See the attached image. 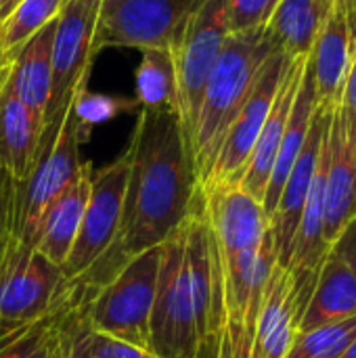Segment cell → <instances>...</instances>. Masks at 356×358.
Instances as JSON below:
<instances>
[{
	"label": "cell",
	"instance_id": "5",
	"mask_svg": "<svg viewBox=\"0 0 356 358\" xmlns=\"http://www.w3.org/2000/svg\"><path fill=\"white\" fill-rule=\"evenodd\" d=\"M151 350L159 358H204L195 302L185 268V222L162 243L151 310Z\"/></svg>",
	"mask_w": 356,
	"mask_h": 358
},
{
	"label": "cell",
	"instance_id": "27",
	"mask_svg": "<svg viewBox=\"0 0 356 358\" xmlns=\"http://www.w3.org/2000/svg\"><path fill=\"white\" fill-rule=\"evenodd\" d=\"M65 302L34 325L0 340V358H61L59 323Z\"/></svg>",
	"mask_w": 356,
	"mask_h": 358
},
{
	"label": "cell",
	"instance_id": "7",
	"mask_svg": "<svg viewBox=\"0 0 356 358\" xmlns=\"http://www.w3.org/2000/svg\"><path fill=\"white\" fill-rule=\"evenodd\" d=\"M101 0H65L52 36V78L42 128L63 120L78 92L86 88L99 46Z\"/></svg>",
	"mask_w": 356,
	"mask_h": 358
},
{
	"label": "cell",
	"instance_id": "6",
	"mask_svg": "<svg viewBox=\"0 0 356 358\" xmlns=\"http://www.w3.org/2000/svg\"><path fill=\"white\" fill-rule=\"evenodd\" d=\"M229 38L227 0H201L176 31L170 55L176 71V111L187 138L197 122L206 82Z\"/></svg>",
	"mask_w": 356,
	"mask_h": 358
},
{
	"label": "cell",
	"instance_id": "23",
	"mask_svg": "<svg viewBox=\"0 0 356 358\" xmlns=\"http://www.w3.org/2000/svg\"><path fill=\"white\" fill-rule=\"evenodd\" d=\"M350 317H356V279L350 268L329 252L302 313L298 334Z\"/></svg>",
	"mask_w": 356,
	"mask_h": 358
},
{
	"label": "cell",
	"instance_id": "34",
	"mask_svg": "<svg viewBox=\"0 0 356 358\" xmlns=\"http://www.w3.org/2000/svg\"><path fill=\"white\" fill-rule=\"evenodd\" d=\"M332 254H336L355 275L356 279V218H353L346 229L338 235V239L329 248Z\"/></svg>",
	"mask_w": 356,
	"mask_h": 358
},
{
	"label": "cell",
	"instance_id": "15",
	"mask_svg": "<svg viewBox=\"0 0 356 358\" xmlns=\"http://www.w3.org/2000/svg\"><path fill=\"white\" fill-rule=\"evenodd\" d=\"M306 59H308V55L287 59V65H285L281 84L277 88L273 107L269 111V117L260 130V136H258V141L252 149V155L243 168V174L237 182L245 193H250L260 203H262L269 178H271L277 153H279V145H281V138H283V132L287 126V117H290V111H292V105H294V99H296V92H298L304 67H306Z\"/></svg>",
	"mask_w": 356,
	"mask_h": 358
},
{
	"label": "cell",
	"instance_id": "19",
	"mask_svg": "<svg viewBox=\"0 0 356 358\" xmlns=\"http://www.w3.org/2000/svg\"><path fill=\"white\" fill-rule=\"evenodd\" d=\"M300 325L292 279L287 268L275 264L266 283L254 325V350L258 358H285Z\"/></svg>",
	"mask_w": 356,
	"mask_h": 358
},
{
	"label": "cell",
	"instance_id": "1",
	"mask_svg": "<svg viewBox=\"0 0 356 358\" xmlns=\"http://www.w3.org/2000/svg\"><path fill=\"white\" fill-rule=\"evenodd\" d=\"M130 170L118 233L105 254L59 298L69 306L111 281L130 260L162 245L176 231L199 191L191 145L174 109H141L130 143Z\"/></svg>",
	"mask_w": 356,
	"mask_h": 358
},
{
	"label": "cell",
	"instance_id": "32",
	"mask_svg": "<svg viewBox=\"0 0 356 358\" xmlns=\"http://www.w3.org/2000/svg\"><path fill=\"white\" fill-rule=\"evenodd\" d=\"M76 115L78 120L88 128L94 124H101L109 117L115 115L118 111V101H113L111 96L105 94H92L88 92V88H82L76 96Z\"/></svg>",
	"mask_w": 356,
	"mask_h": 358
},
{
	"label": "cell",
	"instance_id": "36",
	"mask_svg": "<svg viewBox=\"0 0 356 358\" xmlns=\"http://www.w3.org/2000/svg\"><path fill=\"white\" fill-rule=\"evenodd\" d=\"M346 8H348V25L353 34V44L356 48V0H346Z\"/></svg>",
	"mask_w": 356,
	"mask_h": 358
},
{
	"label": "cell",
	"instance_id": "25",
	"mask_svg": "<svg viewBox=\"0 0 356 358\" xmlns=\"http://www.w3.org/2000/svg\"><path fill=\"white\" fill-rule=\"evenodd\" d=\"M134 92L141 109L176 111V71L170 48L141 50V65L134 73Z\"/></svg>",
	"mask_w": 356,
	"mask_h": 358
},
{
	"label": "cell",
	"instance_id": "35",
	"mask_svg": "<svg viewBox=\"0 0 356 358\" xmlns=\"http://www.w3.org/2000/svg\"><path fill=\"white\" fill-rule=\"evenodd\" d=\"M118 358H159L153 350H145V348H136L124 342H118Z\"/></svg>",
	"mask_w": 356,
	"mask_h": 358
},
{
	"label": "cell",
	"instance_id": "33",
	"mask_svg": "<svg viewBox=\"0 0 356 358\" xmlns=\"http://www.w3.org/2000/svg\"><path fill=\"white\" fill-rule=\"evenodd\" d=\"M15 216V178L0 168V264L6 252L8 237L13 233Z\"/></svg>",
	"mask_w": 356,
	"mask_h": 358
},
{
	"label": "cell",
	"instance_id": "8",
	"mask_svg": "<svg viewBox=\"0 0 356 358\" xmlns=\"http://www.w3.org/2000/svg\"><path fill=\"white\" fill-rule=\"evenodd\" d=\"M61 285V268L10 233L0 264V340L52 313Z\"/></svg>",
	"mask_w": 356,
	"mask_h": 358
},
{
	"label": "cell",
	"instance_id": "16",
	"mask_svg": "<svg viewBox=\"0 0 356 358\" xmlns=\"http://www.w3.org/2000/svg\"><path fill=\"white\" fill-rule=\"evenodd\" d=\"M353 218H356V145L346 134L338 107H332L325 178V243L329 248Z\"/></svg>",
	"mask_w": 356,
	"mask_h": 358
},
{
	"label": "cell",
	"instance_id": "22",
	"mask_svg": "<svg viewBox=\"0 0 356 358\" xmlns=\"http://www.w3.org/2000/svg\"><path fill=\"white\" fill-rule=\"evenodd\" d=\"M57 19L31 36L8 61V82L17 99L42 122L52 78V36Z\"/></svg>",
	"mask_w": 356,
	"mask_h": 358
},
{
	"label": "cell",
	"instance_id": "3",
	"mask_svg": "<svg viewBox=\"0 0 356 358\" xmlns=\"http://www.w3.org/2000/svg\"><path fill=\"white\" fill-rule=\"evenodd\" d=\"M73 107L76 101L69 105L61 122L42 128L36 162L29 174L21 182L15 180L13 235L29 245L44 210L78 178L84 168V162L80 159V143L86 126L78 120Z\"/></svg>",
	"mask_w": 356,
	"mask_h": 358
},
{
	"label": "cell",
	"instance_id": "12",
	"mask_svg": "<svg viewBox=\"0 0 356 358\" xmlns=\"http://www.w3.org/2000/svg\"><path fill=\"white\" fill-rule=\"evenodd\" d=\"M206 218L222 258L258 248L271 231L262 203L239 185L201 189Z\"/></svg>",
	"mask_w": 356,
	"mask_h": 358
},
{
	"label": "cell",
	"instance_id": "11",
	"mask_svg": "<svg viewBox=\"0 0 356 358\" xmlns=\"http://www.w3.org/2000/svg\"><path fill=\"white\" fill-rule=\"evenodd\" d=\"M287 59L281 50L273 48L269 57L262 61L256 80L252 84V90L241 105L237 117L229 126L225 141L218 149V155L214 159V166L206 178V182L199 189H212L218 185H237L243 168L252 155V149L260 136V130L269 117V111L273 107L277 88L281 84Z\"/></svg>",
	"mask_w": 356,
	"mask_h": 358
},
{
	"label": "cell",
	"instance_id": "26",
	"mask_svg": "<svg viewBox=\"0 0 356 358\" xmlns=\"http://www.w3.org/2000/svg\"><path fill=\"white\" fill-rule=\"evenodd\" d=\"M65 0H21L6 19L0 21V48L10 61L15 52L42 27L55 21Z\"/></svg>",
	"mask_w": 356,
	"mask_h": 358
},
{
	"label": "cell",
	"instance_id": "14",
	"mask_svg": "<svg viewBox=\"0 0 356 358\" xmlns=\"http://www.w3.org/2000/svg\"><path fill=\"white\" fill-rule=\"evenodd\" d=\"M353 55L355 44L348 25L346 0H329V8L308 55L319 107L332 109L340 103Z\"/></svg>",
	"mask_w": 356,
	"mask_h": 358
},
{
	"label": "cell",
	"instance_id": "9",
	"mask_svg": "<svg viewBox=\"0 0 356 358\" xmlns=\"http://www.w3.org/2000/svg\"><path fill=\"white\" fill-rule=\"evenodd\" d=\"M128 170H130L128 151H124L111 164L92 170L90 195L80 222V231L65 264L61 266V275H63L61 287L80 279L111 245L122 218Z\"/></svg>",
	"mask_w": 356,
	"mask_h": 358
},
{
	"label": "cell",
	"instance_id": "20",
	"mask_svg": "<svg viewBox=\"0 0 356 358\" xmlns=\"http://www.w3.org/2000/svg\"><path fill=\"white\" fill-rule=\"evenodd\" d=\"M42 134V122L17 99L8 82V69L0 84V168L21 182L34 162Z\"/></svg>",
	"mask_w": 356,
	"mask_h": 358
},
{
	"label": "cell",
	"instance_id": "18",
	"mask_svg": "<svg viewBox=\"0 0 356 358\" xmlns=\"http://www.w3.org/2000/svg\"><path fill=\"white\" fill-rule=\"evenodd\" d=\"M92 164L84 162L78 178L44 210L31 245L55 266H63L80 231V222L90 195Z\"/></svg>",
	"mask_w": 356,
	"mask_h": 358
},
{
	"label": "cell",
	"instance_id": "24",
	"mask_svg": "<svg viewBox=\"0 0 356 358\" xmlns=\"http://www.w3.org/2000/svg\"><path fill=\"white\" fill-rule=\"evenodd\" d=\"M329 0H281L264 36L285 57H306L313 50Z\"/></svg>",
	"mask_w": 356,
	"mask_h": 358
},
{
	"label": "cell",
	"instance_id": "21",
	"mask_svg": "<svg viewBox=\"0 0 356 358\" xmlns=\"http://www.w3.org/2000/svg\"><path fill=\"white\" fill-rule=\"evenodd\" d=\"M317 107H319V101H317V92H315V78H313L311 61L306 59V67H304V73H302L290 117H287V126H285V132H283V138L279 145V153H277V159H275V166H273V172H271V178H269V185H266V191L262 197V210H264L269 222L275 214L283 185H285V180L306 143L311 122H313Z\"/></svg>",
	"mask_w": 356,
	"mask_h": 358
},
{
	"label": "cell",
	"instance_id": "10",
	"mask_svg": "<svg viewBox=\"0 0 356 358\" xmlns=\"http://www.w3.org/2000/svg\"><path fill=\"white\" fill-rule=\"evenodd\" d=\"M201 0H101L99 46L170 48L185 19Z\"/></svg>",
	"mask_w": 356,
	"mask_h": 358
},
{
	"label": "cell",
	"instance_id": "31",
	"mask_svg": "<svg viewBox=\"0 0 356 358\" xmlns=\"http://www.w3.org/2000/svg\"><path fill=\"white\" fill-rule=\"evenodd\" d=\"M216 358H258L254 350V334L245 327V323L239 317L231 313H227Z\"/></svg>",
	"mask_w": 356,
	"mask_h": 358
},
{
	"label": "cell",
	"instance_id": "29",
	"mask_svg": "<svg viewBox=\"0 0 356 358\" xmlns=\"http://www.w3.org/2000/svg\"><path fill=\"white\" fill-rule=\"evenodd\" d=\"M281 0H227L229 34H262Z\"/></svg>",
	"mask_w": 356,
	"mask_h": 358
},
{
	"label": "cell",
	"instance_id": "17",
	"mask_svg": "<svg viewBox=\"0 0 356 358\" xmlns=\"http://www.w3.org/2000/svg\"><path fill=\"white\" fill-rule=\"evenodd\" d=\"M220 262L225 275L227 313L239 317L245 323V327L254 334L260 302L271 279V273L277 264L271 231L258 248L233 254L229 258L220 256Z\"/></svg>",
	"mask_w": 356,
	"mask_h": 358
},
{
	"label": "cell",
	"instance_id": "38",
	"mask_svg": "<svg viewBox=\"0 0 356 358\" xmlns=\"http://www.w3.org/2000/svg\"><path fill=\"white\" fill-rule=\"evenodd\" d=\"M342 358H356V336L355 340L350 342V346L346 348V352L342 355Z\"/></svg>",
	"mask_w": 356,
	"mask_h": 358
},
{
	"label": "cell",
	"instance_id": "2",
	"mask_svg": "<svg viewBox=\"0 0 356 358\" xmlns=\"http://www.w3.org/2000/svg\"><path fill=\"white\" fill-rule=\"evenodd\" d=\"M275 46L262 34H229L206 82L189 145L199 187L206 182L225 134L245 103L262 61Z\"/></svg>",
	"mask_w": 356,
	"mask_h": 358
},
{
	"label": "cell",
	"instance_id": "28",
	"mask_svg": "<svg viewBox=\"0 0 356 358\" xmlns=\"http://www.w3.org/2000/svg\"><path fill=\"white\" fill-rule=\"evenodd\" d=\"M356 336V317L296 334L285 358H342Z\"/></svg>",
	"mask_w": 356,
	"mask_h": 358
},
{
	"label": "cell",
	"instance_id": "13",
	"mask_svg": "<svg viewBox=\"0 0 356 358\" xmlns=\"http://www.w3.org/2000/svg\"><path fill=\"white\" fill-rule=\"evenodd\" d=\"M329 111L332 109H323L317 107L313 122H311V130L306 136V143L283 185V191L279 195L275 214L269 222L271 227V235H273V245H275V256H277V264L287 268L290 260H292V252H294V239L298 233V224H300V216L304 210V201L319 164V155H321V145H323V136L327 130V122H329Z\"/></svg>",
	"mask_w": 356,
	"mask_h": 358
},
{
	"label": "cell",
	"instance_id": "4",
	"mask_svg": "<svg viewBox=\"0 0 356 358\" xmlns=\"http://www.w3.org/2000/svg\"><path fill=\"white\" fill-rule=\"evenodd\" d=\"M162 245L130 260L111 281L82 304L86 323L118 342L151 350V310L159 273Z\"/></svg>",
	"mask_w": 356,
	"mask_h": 358
},
{
	"label": "cell",
	"instance_id": "37",
	"mask_svg": "<svg viewBox=\"0 0 356 358\" xmlns=\"http://www.w3.org/2000/svg\"><path fill=\"white\" fill-rule=\"evenodd\" d=\"M6 69H8V61H6V57H4V52L0 48V84H2V80L6 76Z\"/></svg>",
	"mask_w": 356,
	"mask_h": 358
},
{
	"label": "cell",
	"instance_id": "30",
	"mask_svg": "<svg viewBox=\"0 0 356 358\" xmlns=\"http://www.w3.org/2000/svg\"><path fill=\"white\" fill-rule=\"evenodd\" d=\"M86 317L80 306H63L59 336H61V358H92L86 346Z\"/></svg>",
	"mask_w": 356,
	"mask_h": 358
}]
</instances>
